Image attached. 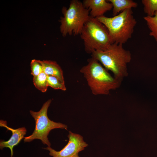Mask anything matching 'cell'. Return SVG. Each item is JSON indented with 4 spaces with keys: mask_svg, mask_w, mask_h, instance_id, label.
Returning a JSON list of instances; mask_svg holds the SVG:
<instances>
[{
    "mask_svg": "<svg viewBox=\"0 0 157 157\" xmlns=\"http://www.w3.org/2000/svg\"><path fill=\"white\" fill-rule=\"evenodd\" d=\"M92 93L94 95H107L111 90L121 86L122 81L112 76L99 62L91 57L88 63L80 69Z\"/></svg>",
    "mask_w": 157,
    "mask_h": 157,
    "instance_id": "cell-1",
    "label": "cell"
},
{
    "mask_svg": "<svg viewBox=\"0 0 157 157\" xmlns=\"http://www.w3.org/2000/svg\"><path fill=\"white\" fill-rule=\"evenodd\" d=\"M123 45L113 43L106 50L95 51L92 54V57L111 71L115 78L122 81L128 76L127 65L131 59L130 52L125 49Z\"/></svg>",
    "mask_w": 157,
    "mask_h": 157,
    "instance_id": "cell-2",
    "label": "cell"
},
{
    "mask_svg": "<svg viewBox=\"0 0 157 157\" xmlns=\"http://www.w3.org/2000/svg\"><path fill=\"white\" fill-rule=\"evenodd\" d=\"M96 18L106 27L113 43L122 44L131 38L137 23L132 8L126 9L113 17L103 15Z\"/></svg>",
    "mask_w": 157,
    "mask_h": 157,
    "instance_id": "cell-3",
    "label": "cell"
},
{
    "mask_svg": "<svg viewBox=\"0 0 157 157\" xmlns=\"http://www.w3.org/2000/svg\"><path fill=\"white\" fill-rule=\"evenodd\" d=\"M84 49L91 54L95 51L106 49L113 43L106 27L96 18L90 16L80 34Z\"/></svg>",
    "mask_w": 157,
    "mask_h": 157,
    "instance_id": "cell-4",
    "label": "cell"
},
{
    "mask_svg": "<svg viewBox=\"0 0 157 157\" xmlns=\"http://www.w3.org/2000/svg\"><path fill=\"white\" fill-rule=\"evenodd\" d=\"M63 16L60 22V32L64 37L80 35L84 25L90 17V11L78 0L70 1L69 7L62 9Z\"/></svg>",
    "mask_w": 157,
    "mask_h": 157,
    "instance_id": "cell-5",
    "label": "cell"
},
{
    "mask_svg": "<svg viewBox=\"0 0 157 157\" xmlns=\"http://www.w3.org/2000/svg\"><path fill=\"white\" fill-rule=\"evenodd\" d=\"M51 102L49 99L43 104L40 110L38 112L31 110L30 113L35 122V127L33 133L30 135L24 137L25 142H30L35 139L40 140L44 144L50 146L51 144L48 136L50 132L56 129H64L67 130V125L60 122H55L48 118L47 113L48 108Z\"/></svg>",
    "mask_w": 157,
    "mask_h": 157,
    "instance_id": "cell-6",
    "label": "cell"
},
{
    "mask_svg": "<svg viewBox=\"0 0 157 157\" xmlns=\"http://www.w3.org/2000/svg\"><path fill=\"white\" fill-rule=\"evenodd\" d=\"M69 140L67 144L60 150L57 151L48 146L44 149L49 151V155L52 157H79V153L84 150L88 144L85 142L82 136L69 131Z\"/></svg>",
    "mask_w": 157,
    "mask_h": 157,
    "instance_id": "cell-7",
    "label": "cell"
},
{
    "mask_svg": "<svg viewBox=\"0 0 157 157\" xmlns=\"http://www.w3.org/2000/svg\"><path fill=\"white\" fill-rule=\"evenodd\" d=\"M0 126L4 127L8 130L11 131L12 133L10 138L7 141L1 140L0 148L2 149L5 147L8 148L10 150L11 157H13L14 147L17 145L22 139L24 138L27 131L24 127L14 129L8 126L6 121L1 120L0 121Z\"/></svg>",
    "mask_w": 157,
    "mask_h": 157,
    "instance_id": "cell-8",
    "label": "cell"
},
{
    "mask_svg": "<svg viewBox=\"0 0 157 157\" xmlns=\"http://www.w3.org/2000/svg\"><path fill=\"white\" fill-rule=\"evenodd\" d=\"M85 7L90 11V16L97 18L104 15L106 12L112 10V4L106 0H84Z\"/></svg>",
    "mask_w": 157,
    "mask_h": 157,
    "instance_id": "cell-9",
    "label": "cell"
},
{
    "mask_svg": "<svg viewBox=\"0 0 157 157\" xmlns=\"http://www.w3.org/2000/svg\"><path fill=\"white\" fill-rule=\"evenodd\" d=\"M42 65L43 72L47 75H51L58 78L62 83L65 84L63 72L60 67L55 61L50 60H38Z\"/></svg>",
    "mask_w": 157,
    "mask_h": 157,
    "instance_id": "cell-10",
    "label": "cell"
},
{
    "mask_svg": "<svg viewBox=\"0 0 157 157\" xmlns=\"http://www.w3.org/2000/svg\"><path fill=\"white\" fill-rule=\"evenodd\" d=\"M108 1L112 5V11L113 16L128 9L136 8L137 3L132 0H108Z\"/></svg>",
    "mask_w": 157,
    "mask_h": 157,
    "instance_id": "cell-11",
    "label": "cell"
},
{
    "mask_svg": "<svg viewBox=\"0 0 157 157\" xmlns=\"http://www.w3.org/2000/svg\"><path fill=\"white\" fill-rule=\"evenodd\" d=\"M47 77V75L44 72L36 76L33 77V82L35 86L38 89L43 92L47 91L48 86Z\"/></svg>",
    "mask_w": 157,
    "mask_h": 157,
    "instance_id": "cell-12",
    "label": "cell"
},
{
    "mask_svg": "<svg viewBox=\"0 0 157 157\" xmlns=\"http://www.w3.org/2000/svg\"><path fill=\"white\" fill-rule=\"evenodd\" d=\"M143 18L150 31L149 35L153 37L157 42V13L153 17L147 16Z\"/></svg>",
    "mask_w": 157,
    "mask_h": 157,
    "instance_id": "cell-13",
    "label": "cell"
},
{
    "mask_svg": "<svg viewBox=\"0 0 157 157\" xmlns=\"http://www.w3.org/2000/svg\"><path fill=\"white\" fill-rule=\"evenodd\" d=\"M141 2L147 16L153 17L157 13V0H142Z\"/></svg>",
    "mask_w": 157,
    "mask_h": 157,
    "instance_id": "cell-14",
    "label": "cell"
},
{
    "mask_svg": "<svg viewBox=\"0 0 157 157\" xmlns=\"http://www.w3.org/2000/svg\"><path fill=\"white\" fill-rule=\"evenodd\" d=\"M47 81L48 86H50L56 90L60 89L64 91L66 90L65 84L55 76L47 75Z\"/></svg>",
    "mask_w": 157,
    "mask_h": 157,
    "instance_id": "cell-15",
    "label": "cell"
},
{
    "mask_svg": "<svg viewBox=\"0 0 157 157\" xmlns=\"http://www.w3.org/2000/svg\"><path fill=\"white\" fill-rule=\"evenodd\" d=\"M31 74L33 76H36L43 72V68L42 65L38 60H32L30 63Z\"/></svg>",
    "mask_w": 157,
    "mask_h": 157,
    "instance_id": "cell-16",
    "label": "cell"
}]
</instances>
